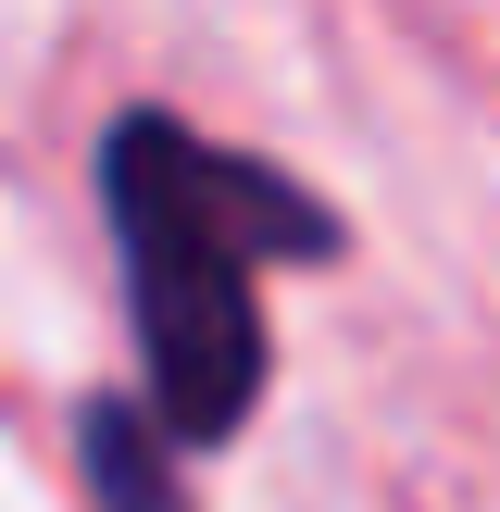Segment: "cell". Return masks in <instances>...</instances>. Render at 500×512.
<instances>
[{
	"instance_id": "obj_1",
	"label": "cell",
	"mask_w": 500,
	"mask_h": 512,
	"mask_svg": "<svg viewBox=\"0 0 500 512\" xmlns=\"http://www.w3.org/2000/svg\"><path fill=\"white\" fill-rule=\"evenodd\" d=\"M100 213L125 250L138 400L175 450H213L263 400V263H325L338 213L250 150H213L175 113H125L100 138Z\"/></svg>"
},
{
	"instance_id": "obj_2",
	"label": "cell",
	"mask_w": 500,
	"mask_h": 512,
	"mask_svg": "<svg viewBox=\"0 0 500 512\" xmlns=\"http://www.w3.org/2000/svg\"><path fill=\"white\" fill-rule=\"evenodd\" d=\"M75 463H88L100 512H188V475H175V438L150 425V400H88L75 413Z\"/></svg>"
}]
</instances>
